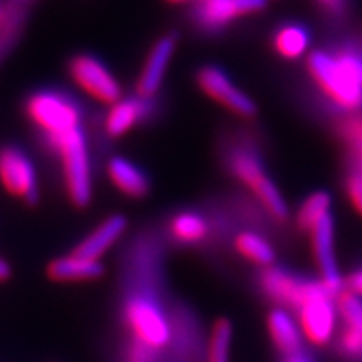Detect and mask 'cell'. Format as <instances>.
Listing matches in <instances>:
<instances>
[{"label":"cell","instance_id":"f546056e","mask_svg":"<svg viewBox=\"0 0 362 362\" xmlns=\"http://www.w3.org/2000/svg\"><path fill=\"white\" fill-rule=\"evenodd\" d=\"M11 277V268L10 264L4 261V259H0V283L8 281Z\"/></svg>","mask_w":362,"mask_h":362},{"label":"cell","instance_id":"603a6c76","mask_svg":"<svg viewBox=\"0 0 362 362\" xmlns=\"http://www.w3.org/2000/svg\"><path fill=\"white\" fill-rule=\"evenodd\" d=\"M233 248L235 252L244 257L246 261L253 262L261 268H268L276 264V250L268 243L267 237H262L257 231L244 229L233 235Z\"/></svg>","mask_w":362,"mask_h":362},{"label":"cell","instance_id":"e0dca14e","mask_svg":"<svg viewBox=\"0 0 362 362\" xmlns=\"http://www.w3.org/2000/svg\"><path fill=\"white\" fill-rule=\"evenodd\" d=\"M126 229H128V220H126V216H107V218L102 220L100 224L96 226L87 237L81 238L71 253L72 255H76V257L90 259V261H100V259L104 257V253L119 243L120 237L126 233Z\"/></svg>","mask_w":362,"mask_h":362},{"label":"cell","instance_id":"d4e9b609","mask_svg":"<svg viewBox=\"0 0 362 362\" xmlns=\"http://www.w3.org/2000/svg\"><path fill=\"white\" fill-rule=\"evenodd\" d=\"M329 213H331V196L324 191H316L301 204L298 215H296V222L301 231L309 233L310 229Z\"/></svg>","mask_w":362,"mask_h":362},{"label":"cell","instance_id":"4316f807","mask_svg":"<svg viewBox=\"0 0 362 362\" xmlns=\"http://www.w3.org/2000/svg\"><path fill=\"white\" fill-rule=\"evenodd\" d=\"M346 191H348L349 202L355 207L358 215L362 216V174L351 172L346 181Z\"/></svg>","mask_w":362,"mask_h":362},{"label":"cell","instance_id":"d6986e66","mask_svg":"<svg viewBox=\"0 0 362 362\" xmlns=\"http://www.w3.org/2000/svg\"><path fill=\"white\" fill-rule=\"evenodd\" d=\"M105 268L102 261H90V259L76 257V255H65L48 262L47 277L56 283H83L96 281L104 277Z\"/></svg>","mask_w":362,"mask_h":362},{"label":"cell","instance_id":"277c9868","mask_svg":"<svg viewBox=\"0 0 362 362\" xmlns=\"http://www.w3.org/2000/svg\"><path fill=\"white\" fill-rule=\"evenodd\" d=\"M48 150L59 159L65 189L71 204L83 209L93 198V170L87 135L83 128H74L43 137Z\"/></svg>","mask_w":362,"mask_h":362},{"label":"cell","instance_id":"30bf717a","mask_svg":"<svg viewBox=\"0 0 362 362\" xmlns=\"http://www.w3.org/2000/svg\"><path fill=\"white\" fill-rule=\"evenodd\" d=\"M196 86L207 98L222 105L229 113L243 119H253L257 115V104L250 98L248 93L235 86L233 80L216 65H205L196 72Z\"/></svg>","mask_w":362,"mask_h":362},{"label":"cell","instance_id":"ffe728a7","mask_svg":"<svg viewBox=\"0 0 362 362\" xmlns=\"http://www.w3.org/2000/svg\"><path fill=\"white\" fill-rule=\"evenodd\" d=\"M107 177L113 183V187L132 200H143L150 192V180L141 168L132 163L129 159L113 156L107 161Z\"/></svg>","mask_w":362,"mask_h":362},{"label":"cell","instance_id":"d6a6232c","mask_svg":"<svg viewBox=\"0 0 362 362\" xmlns=\"http://www.w3.org/2000/svg\"><path fill=\"white\" fill-rule=\"evenodd\" d=\"M23 2H28V4H30V2H32V0H23Z\"/></svg>","mask_w":362,"mask_h":362},{"label":"cell","instance_id":"7c38bea8","mask_svg":"<svg viewBox=\"0 0 362 362\" xmlns=\"http://www.w3.org/2000/svg\"><path fill=\"white\" fill-rule=\"evenodd\" d=\"M313 253H315L316 267L320 270V281L324 283L334 298H339L346 291V283L339 272L337 253H334V222L331 213L320 220L318 224L309 231Z\"/></svg>","mask_w":362,"mask_h":362},{"label":"cell","instance_id":"44dd1931","mask_svg":"<svg viewBox=\"0 0 362 362\" xmlns=\"http://www.w3.org/2000/svg\"><path fill=\"white\" fill-rule=\"evenodd\" d=\"M309 45V30L303 24L298 23L283 24L274 32V37H272V47H274L277 56L288 59V62H296V59L305 56Z\"/></svg>","mask_w":362,"mask_h":362},{"label":"cell","instance_id":"9c48e42d","mask_svg":"<svg viewBox=\"0 0 362 362\" xmlns=\"http://www.w3.org/2000/svg\"><path fill=\"white\" fill-rule=\"evenodd\" d=\"M0 185L26 205H37L39 177L34 161L17 146L0 148Z\"/></svg>","mask_w":362,"mask_h":362},{"label":"cell","instance_id":"1f68e13d","mask_svg":"<svg viewBox=\"0 0 362 362\" xmlns=\"http://www.w3.org/2000/svg\"><path fill=\"white\" fill-rule=\"evenodd\" d=\"M2 15H4V6H2V2H0V19H2Z\"/></svg>","mask_w":362,"mask_h":362},{"label":"cell","instance_id":"cb8c5ba5","mask_svg":"<svg viewBox=\"0 0 362 362\" xmlns=\"http://www.w3.org/2000/svg\"><path fill=\"white\" fill-rule=\"evenodd\" d=\"M231 342H233V325L228 318H218L213 324L209 339H207L205 362H229Z\"/></svg>","mask_w":362,"mask_h":362},{"label":"cell","instance_id":"9a60e30c","mask_svg":"<svg viewBox=\"0 0 362 362\" xmlns=\"http://www.w3.org/2000/svg\"><path fill=\"white\" fill-rule=\"evenodd\" d=\"M174 50H176V35H163L153 43L135 83V95L143 98H156L163 86Z\"/></svg>","mask_w":362,"mask_h":362},{"label":"cell","instance_id":"5b68a950","mask_svg":"<svg viewBox=\"0 0 362 362\" xmlns=\"http://www.w3.org/2000/svg\"><path fill=\"white\" fill-rule=\"evenodd\" d=\"M24 113L43 137L83 128V110L74 96L56 89L35 90L24 104Z\"/></svg>","mask_w":362,"mask_h":362},{"label":"cell","instance_id":"484cf974","mask_svg":"<svg viewBox=\"0 0 362 362\" xmlns=\"http://www.w3.org/2000/svg\"><path fill=\"white\" fill-rule=\"evenodd\" d=\"M339 135L348 148L349 159L357 174H362V115L353 113L339 124Z\"/></svg>","mask_w":362,"mask_h":362},{"label":"cell","instance_id":"8992f818","mask_svg":"<svg viewBox=\"0 0 362 362\" xmlns=\"http://www.w3.org/2000/svg\"><path fill=\"white\" fill-rule=\"evenodd\" d=\"M292 315L298 320L303 339L310 346L324 348L337 337V298L325 288L324 283H320L318 288Z\"/></svg>","mask_w":362,"mask_h":362},{"label":"cell","instance_id":"7402d4cb","mask_svg":"<svg viewBox=\"0 0 362 362\" xmlns=\"http://www.w3.org/2000/svg\"><path fill=\"white\" fill-rule=\"evenodd\" d=\"M28 17V2L8 0L4 4V15L0 19V63L19 41Z\"/></svg>","mask_w":362,"mask_h":362},{"label":"cell","instance_id":"4dcf8cb0","mask_svg":"<svg viewBox=\"0 0 362 362\" xmlns=\"http://www.w3.org/2000/svg\"><path fill=\"white\" fill-rule=\"evenodd\" d=\"M170 4H183V2H191V0H167Z\"/></svg>","mask_w":362,"mask_h":362},{"label":"cell","instance_id":"52a82bcc","mask_svg":"<svg viewBox=\"0 0 362 362\" xmlns=\"http://www.w3.org/2000/svg\"><path fill=\"white\" fill-rule=\"evenodd\" d=\"M257 283L262 294L274 303V307L294 313L318 288L322 281L309 279L296 272L272 264L268 268H262Z\"/></svg>","mask_w":362,"mask_h":362},{"label":"cell","instance_id":"8fae6325","mask_svg":"<svg viewBox=\"0 0 362 362\" xmlns=\"http://www.w3.org/2000/svg\"><path fill=\"white\" fill-rule=\"evenodd\" d=\"M267 2L268 0H196L191 11L192 23L205 34H215L238 17L262 11Z\"/></svg>","mask_w":362,"mask_h":362},{"label":"cell","instance_id":"7a4b0ae2","mask_svg":"<svg viewBox=\"0 0 362 362\" xmlns=\"http://www.w3.org/2000/svg\"><path fill=\"white\" fill-rule=\"evenodd\" d=\"M307 71L325 98L339 110L358 113L362 110V52L358 50H313Z\"/></svg>","mask_w":362,"mask_h":362},{"label":"cell","instance_id":"2e32d148","mask_svg":"<svg viewBox=\"0 0 362 362\" xmlns=\"http://www.w3.org/2000/svg\"><path fill=\"white\" fill-rule=\"evenodd\" d=\"M153 111V98L143 96H122L119 102L110 105V111L104 119L105 135L111 139L124 137L139 124L146 122Z\"/></svg>","mask_w":362,"mask_h":362},{"label":"cell","instance_id":"ba28073f","mask_svg":"<svg viewBox=\"0 0 362 362\" xmlns=\"http://www.w3.org/2000/svg\"><path fill=\"white\" fill-rule=\"evenodd\" d=\"M69 76L93 100L113 105L122 98V86L98 57L76 54L69 62Z\"/></svg>","mask_w":362,"mask_h":362},{"label":"cell","instance_id":"6da1fadb","mask_svg":"<svg viewBox=\"0 0 362 362\" xmlns=\"http://www.w3.org/2000/svg\"><path fill=\"white\" fill-rule=\"evenodd\" d=\"M119 272V342L144 349L158 362H205L200 318L168 286L161 233L143 229L135 235Z\"/></svg>","mask_w":362,"mask_h":362},{"label":"cell","instance_id":"3957f363","mask_svg":"<svg viewBox=\"0 0 362 362\" xmlns=\"http://www.w3.org/2000/svg\"><path fill=\"white\" fill-rule=\"evenodd\" d=\"M224 158L229 174L252 194L264 213L279 224L285 222L288 218V205L277 189L276 181L267 172L257 148L246 141H231L226 146Z\"/></svg>","mask_w":362,"mask_h":362},{"label":"cell","instance_id":"83f0119b","mask_svg":"<svg viewBox=\"0 0 362 362\" xmlns=\"http://www.w3.org/2000/svg\"><path fill=\"white\" fill-rule=\"evenodd\" d=\"M318 4L324 8L327 13L339 17L346 10V0H318Z\"/></svg>","mask_w":362,"mask_h":362},{"label":"cell","instance_id":"4fadbf2b","mask_svg":"<svg viewBox=\"0 0 362 362\" xmlns=\"http://www.w3.org/2000/svg\"><path fill=\"white\" fill-rule=\"evenodd\" d=\"M337 310L342 320L337 349L344 358L362 362V298L346 288L337 298Z\"/></svg>","mask_w":362,"mask_h":362},{"label":"cell","instance_id":"ac0fdd59","mask_svg":"<svg viewBox=\"0 0 362 362\" xmlns=\"http://www.w3.org/2000/svg\"><path fill=\"white\" fill-rule=\"evenodd\" d=\"M267 329L268 334H270L272 344H274V348L277 349V353H279L281 357L305 349L303 348L305 339H303V334H301L298 320H296V316L292 315V313H288L286 309L274 307L267 316Z\"/></svg>","mask_w":362,"mask_h":362},{"label":"cell","instance_id":"f1b7e54d","mask_svg":"<svg viewBox=\"0 0 362 362\" xmlns=\"http://www.w3.org/2000/svg\"><path fill=\"white\" fill-rule=\"evenodd\" d=\"M281 362H315V361H313V357H310L305 349H301V351L298 353H292V355H285V357H281Z\"/></svg>","mask_w":362,"mask_h":362},{"label":"cell","instance_id":"5bb4252c","mask_svg":"<svg viewBox=\"0 0 362 362\" xmlns=\"http://www.w3.org/2000/svg\"><path fill=\"white\" fill-rule=\"evenodd\" d=\"M220 226H224L222 220H211L209 215L194 209L180 211L168 218L167 235L177 246H200L209 243L213 235L218 233Z\"/></svg>","mask_w":362,"mask_h":362}]
</instances>
